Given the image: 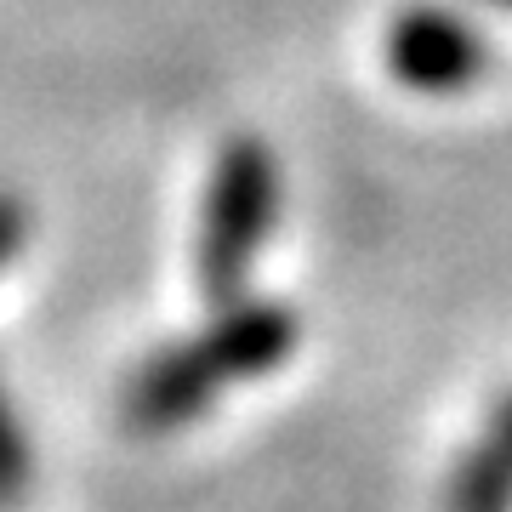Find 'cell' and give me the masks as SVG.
<instances>
[{
  "instance_id": "6",
  "label": "cell",
  "mask_w": 512,
  "mask_h": 512,
  "mask_svg": "<svg viewBox=\"0 0 512 512\" xmlns=\"http://www.w3.org/2000/svg\"><path fill=\"white\" fill-rule=\"evenodd\" d=\"M23 239H29V211L12 194H0V268L23 251Z\"/></svg>"
},
{
  "instance_id": "5",
  "label": "cell",
  "mask_w": 512,
  "mask_h": 512,
  "mask_svg": "<svg viewBox=\"0 0 512 512\" xmlns=\"http://www.w3.org/2000/svg\"><path fill=\"white\" fill-rule=\"evenodd\" d=\"M35 484V450H29V433H23V416L6 382H0V507H18Z\"/></svg>"
},
{
  "instance_id": "7",
  "label": "cell",
  "mask_w": 512,
  "mask_h": 512,
  "mask_svg": "<svg viewBox=\"0 0 512 512\" xmlns=\"http://www.w3.org/2000/svg\"><path fill=\"white\" fill-rule=\"evenodd\" d=\"M501 6H512V0H501Z\"/></svg>"
},
{
  "instance_id": "1",
  "label": "cell",
  "mask_w": 512,
  "mask_h": 512,
  "mask_svg": "<svg viewBox=\"0 0 512 512\" xmlns=\"http://www.w3.org/2000/svg\"><path fill=\"white\" fill-rule=\"evenodd\" d=\"M296 348V313L268 296H234L205 319L194 336L148 353L131 370L120 410L137 433H171L188 427L205 404L234 393L245 382L274 376Z\"/></svg>"
},
{
  "instance_id": "2",
  "label": "cell",
  "mask_w": 512,
  "mask_h": 512,
  "mask_svg": "<svg viewBox=\"0 0 512 512\" xmlns=\"http://www.w3.org/2000/svg\"><path fill=\"white\" fill-rule=\"evenodd\" d=\"M279 160L268 143L234 137L211 165V183L200 200V234H194V274L211 302H234L251 279L256 256L268 251L279 222Z\"/></svg>"
},
{
  "instance_id": "4",
  "label": "cell",
  "mask_w": 512,
  "mask_h": 512,
  "mask_svg": "<svg viewBox=\"0 0 512 512\" xmlns=\"http://www.w3.org/2000/svg\"><path fill=\"white\" fill-rule=\"evenodd\" d=\"M444 512H512V393L495 404L467 450H461L456 473L444 484Z\"/></svg>"
},
{
  "instance_id": "3",
  "label": "cell",
  "mask_w": 512,
  "mask_h": 512,
  "mask_svg": "<svg viewBox=\"0 0 512 512\" xmlns=\"http://www.w3.org/2000/svg\"><path fill=\"white\" fill-rule=\"evenodd\" d=\"M382 57L399 86L427 92V97H450V92H467L484 74L490 46L450 6H410V12H399V18L387 23Z\"/></svg>"
}]
</instances>
